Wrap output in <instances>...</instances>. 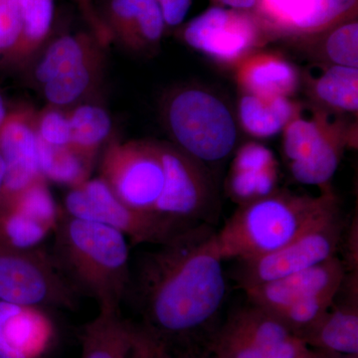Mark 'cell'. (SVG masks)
Wrapping results in <instances>:
<instances>
[{
    "label": "cell",
    "mask_w": 358,
    "mask_h": 358,
    "mask_svg": "<svg viewBox=\"0 0 358 358\" xmlns=\"http://www.w3.org/2000/svg\"><path fill=\"white\" fill-rule=\"evenodd\" d=\"M134 324L121 310H100L82 333L81 358H129Z\"/></svg>",
    "instance_id": "cell-19"
},
{
    "label": "cell",
    "mask_w": 358,
    "mask_h": 358,
    "mask_svg": "<svg viewBox=\"0 0 358 358\" xmlns=\"http://www.w3.org/2000/svg\"><path fill=\"white\" fill-rule=\"evenodd\" d=\"M353 143L350 128L341 121H329L319 145L307 159L289 164L296 181L306 185L331 187L329 181L338 171L346 145Z\"/></svg>",
    "instance_id": "cell-18"
},
{
    "label": "cell",
    "mask_w": 358,
    "mask_h": 358,
    "mask_svg": "<svg viewBox=\"0 0 358 358\" xmlns=\"http://www.w3.org/2000/svg\"><path fill=\"white\" fill-rule=\"evenodd\" d=\"M7 115L6 102H4L3 96L0 94V126L2 122L6 120Z\"/></svg>",
    "instance_id": "cell-40"
},
{
    "label": "cell",
    "mask_w": 358,
    "mask_h": 358,
    "mask_svg": "<svg viewBox=\"0 0 358 358\" xmlns=\"http://www.w3.org/2000/svg\"><path fill=\"white\" fill-rule=\"evenodd\" d=\"M329 358H358V355H331Z\"/></svg>",
    "instance_id": "cell-41"
},
{
    "label": "cell",
    "mask_w": 358,
    "mask_h": 358,
    "mask_svg": "<svg viewBox=\"0 0 358 358\" xmlns=\"http://www.w3.org/2000/svg\"><path fill=\"white\" fill-rule=\"evenodd\" d=\"M106 13L110 33L129 50L145 53L159 46L166 22L155 0H110Z\"/></svg>",
    "instance_id": "cell-15"
},
{
    "label": "cell",
    "mask_w": 358,
    "mask_h": 358,
    "mask_svg": "<svg viewBox=\"0 0 358 358\" xmlns=\"http://www.w3.org/2000/svg\"><path fill=\"white\" fill-rule=\"evenodd\" d=\"M34 308L0 301V358H34L47 341V329Z\"/></svg>",
    "instance_id": "cell-17"
},
{
    "label": "cell",
    "mask_w": 358,
    "mask_h": 358,
    "mask_svg": "<svg viewBox=\"0 0 358 358\" xmlns=\"http://www.w3.org/2000/svg\"><path fill=\"white\" fill-rule=\"evenodd\" d=\"M338 199L331 187L319 196L274 192L240 205L216 232L219 255L224 260H252L282 248L315 224L338 210Z\"/></svg>",
    "instance_id": "cell-3"
},
{
    "label": "cell",
    "mask_w": 358,
    "mask_h": 358,
    "mask_svg": "<svg viewBox=\"0 0 358 358\" xmlns=\"http://www.w3.org/2000/svg\"><path fill=\"white\" fill-rule=\"evenodd\" d=\"M37 136L54 147H68L71 129L68 110L48 105L36 112Z\"/></svg>",
    "instance_id": "cell-32"
},
{
    "label": "cell",
    "mask_w": 358,
    "mask_h": 358,
    "mask_svg": "<svg viewBox=\"0 0 358 358\" xmlns=\"http://www.w3.org/2000/svg\"><path fill=\"white\" fill-rule=\"evenodd\" d=\"M338 289H329L296 301L274 315L299 338L301 333L315 324L331 308Z\"/></svg>",
    "instance_id": "cell-30"
},
{
    "label": "cell",
    "mask_w": 358,
    "mask_h": 358,
    "mask_svg": "<svg viewBox=\"0 0 358 358\" xmlns=\"http://www.w3.org/2000/svg\"><path fill=\"white\" fill-rule=\"evenodd\" d=\"M6 162L0 155V195H1L2 189H3L4 178H6Z\"/></svg>",
    "instance_id": "cell-39"
},
{
    "label": "cell",
    "mask_w": 358,
    "mask_h": 358,
    "mask_svg": "<svg viewBox=\"0 0 358 358\" xmlns=\"http://www.w3.org/2000/svg\"><path fill=\"white\" fill-rule=\"evenodd\" d=\"M221 6L235 10L249 11L256 8L257 0H215Z\"/></svg>",
    "instance_id": "cell-37"
},
{
    "label": "cell",
    "mask_w": 358,
    "mask_h": 358,
    "mask_svg": "<svg viewBox=\"0 0 358 358\" xmlns=\"http://www.w3.org/2000/svg\"><path fill=\"white\" fill-rule=\"evenodd\" d=\"M222 263L216 231L209 224L189 226L131 266L126 300H133L143 326L169 345L193 343L225 299Z\"/></svg>",
    "instance_id": "cell-1"
},
{
    "label": "cell",
    "mask_w": 358,
    "mask_h": 358,
    "mask_svg": "<svg viewBox=\"0 0 358 358\" xmlns=\"http://www.w3.org/2000/svg\"><path fill=\"white\" fill-rule=\"evenodd\" d=\"M301 114L298 103L287 96L262 98L243 94L238 103V121L245 133L256 138H270L282 133Z\"/></svg>",
    "instance_id": "cell-20"
},
{
    "label": "cell",
    "mask_w": 358,
    "mask_h": 358,
    "mask_svg": "<svg viewBox=\"0 0 358 358\" xmlns=\"http://www.w3.org/2000/svg\"><path fill=\"white\" fill-rule=\"evenodd\" d=\"M53 0H23L22 31L17 44L8 54L15 63L25 62L34 55L50 32Z\"/></svg>",
    "instance_id": "cell-26"
},
{
    "label": "cell",
    "mask_w": 358,
    "mask_h": 358,
    "mask_svg": "<svg viewBox=\"0 0 358 358\" xmlns=\"http://www.w3.org/2000/svg\"><path fill=\"white\" fill-rule=\"evenodd\" d=\"M277 166H232L228 190L240 205L248 203L274 192Z\"/></svg>",
    "instance_id": "cell-29"
},
{
    "label": "cell",
    "mask_w": 358,
    "mask_h": 358,
    "mask_svg": "<svg viewBox=\"0 0 358 358\" xmlns=\"http://www.w3.org/2000/svg\"><path fill=\"white\" fill-rule=\"evenodd\" d=\"M99 178L124 204L154 212L164 183L157 143L110 141L103 152Z\"/></svg>",
    "instance_id": "cell-9"
},
{
    "label": "cell",
    "mask_w": 358,
    "mask_h": 358,
    "mask_svg": "<svg viewBox=\"0 0 358 358\" xmlns=\"http://www.w3.org/2000/svg\"><path fill=\"white\" fill-rule=\"evenodd\" d=\"M103 55L91 59L79 67L61 75L41 87L48 105L69 109L90 94L100 80Z\"/></svg>",
    "instance_id": "cell-24"
},
{
    "label": "cell",
    "mask_w": 358,
    "mask_h": 358,
    "mask_svg": "<svg viewBox=\"0 0 358 358\" xmlns=\"http://www.w3.org/2000/svg\"><path fill=\"white\" fill-rule=\"evenodd\" d=\"M310 90L315 102L329 110L357 113V68L331 65L313 79Z\"/></svg>",
    "instance_id": "cell-23"
},
{
    "label": "cell",
    "mask_w": 358,
    "mask_h": 358,
    "mask_svg": "<svg viewBox=\"0 0 358 358\" xmlns=\"http://www.w3.org/2000/svg\"><path fill=\"white\" fill-rule=\"evenodd\" d=\"M79 296L42 246L16 249L0 244V301L34 310H74Z\"/></svg>",
    "instance_id": "cell-5"
},
{
    "label": "cell",
    "mask_w": 358,
    "mask_h": 358,
    "mask_svg": "<svg viewBox=\"0 0 358 358\" xmlns=\"http://www.w3.org/2000/svg\"><path fill=\"white\" fill-rule=\"evenodd\" d=\"M162 112L173 145L200 164H216L234 150V115L211 92L199 87L173 90L164 98Z\"/></svg>",
    "instance_id": "cell-4"
},
{
    "label": "cell",
    "mask_w": 358,
    "mask_h": 358,
    "mask_svg": "<svg viewBox=\"0 0 358 358\" xmlns=\"http://www.w3.org/2000/svg\"><path fill=\"white\" fill-rule=\"evenodd\" d=\"M343 231L338 209L282 248L259 258L240 261L238 285L245 291L324 262L336 256Z\"/></svg>",
    "instance_id": "cell-10"
},
{
    "label": "cell",
    "mask_w": 358,
    "mask_h": 358,
    "mask_svg": "<svg viewBox=\"0 0 358 358\" xmlns=\"http://www.w3.org/2000/svg\"><path fill=\"white\" fill-rule=\"evenodd\" d=\"M23 0H0V53L8 55L22 31Z\"/></svg>",
    "instance_id": "cell-33"
},
{
    "label": "cell",
    "mask_w": 358,
    "mask_h": 358,
    "mask_svg": "<svg viewBox=\"0 0 358 358\" xmlns=\"http://www.w3.org/2000/svg\"><path fill=\"white\" fill-rule=\"evenodd\" d=\"M331 355V353L320 352V350H313V348H310L305 355H301V357L299 358H329Z\"/></svg>",
    "instance_id": "cell-38"
},
{
    "label": "cell",
    "mask_w": 358,
    "mask_h": 358,
    "mask_svg": "<svg viewBox=\"0 0 358 358\" xmlns=\"http://www.w3.org/2000/svg\"><path fill=\"white\" fill-rule=\"evenodd\" d=\"M331 117L320 110L313 117H294L282 131V148L285 155L292 162H301L312 154L326 133Z\"/></svg>",
    "instance_id": "cell-28"
},
{
    "label": "cell",
    "mask_w": 358,
    "mask_h": 358,
    "mask_svg": "<svg viewBox=\"0 0 358 358\" xmlns=\"http://www.w3.org/2000/svg\"><path fill=\"white\" fill-rule=\"evenodd\" d=\"M103 55L100 45L86 33L64 35L45 49L33 72V80L42 87L91 59Z\"/></svg>",
    "instance_id": "cell-21"
},
{
    "label": "cell",
    "mask_w": 358,
    "mask_h": 358,
    "mask_svg": "<svg viewBox=\"0 0 358 358\" xmlns=\"http://www.w3.org/2000/svg\"><path fill=\"white\" fill-rule=\"evenodd\" d=\"M322 56L331 65L358 67V23L339 24L327 35L322 44Z\"/></svg>",
    "instance_id": "cell-31"
},
{
    "label": "cell",
    "mask_w": 358,
    "mask_h": 358,
    "mask_svg": "<svg viewBox=\"0 0 358 358\" xmlns=\"http://www.w3.org/2000/svg\"><path fill=\"white\" fill-rule=\"evenodd\" d=\"M50 255L79 296L94 299L100 310H121L131 282L129 242L105 224L61 210Z\"/></svg>",
    "instance_id": "cell-2"
},
{
    "label": "cell",
    "mask_w": 358,
    "mask_h": 358,
    "mask_svg": "<svg viewBox=\"0 0 358 358\" xmlns=\"http://www.w3.org/2000/svg\"><path fill=\"white\" fill-rule=\"evenodd\" d=\"M159 6L166 25L176 26L185 20L192 0H155Z\"/></svg>",
    "instance_id": "cell-35"
},
{
    "label": "cell",
    "mask_w": 358,
    "mask_h": 358,
    "mask_svg": "<svg viewBox=\"0 0 358 358\" xmlns=\"http://www.w3.org/2000/svg\"><path fill=\"white\" fill-rule=\"evenodd\" d=\"M38 157L46 180L75 187L89 179L91 164L69 147H54L38 138Z\"/></svg>",
    "instance_id": "cell-27"
},
{
    "label": "cell",
    "mask_w": 358,
    "mask_h": 358,
    "mask_svg": "<svg viewBox=\"0 0 358 358\" xmlns=\"http://www.w3.org/2000/svg\"><path fill=\"white\" fill-rule=\"evenodd\" d=\"M236 81L243 94L291 98L300 87V72L275 52H253L236 66Z\"/></svg>",
    "instance_id": "cell-16"
},
{
    "label": "cell",
    "mask_w": 358,
    "mask_h": 358,
    "mask_svg": "<svg viewBox=\"0 0 358 358\" xmlns=\"http://www.w3.org/2000/svg\"><path fill=\"white\" fill-rule=\"evenodd\" d=\"M206 348L213 358H299L310 350L277 315L253 303L231 313Z\"/></svg>",
    "instance_id": "cell-7"
},
{
    "label": "cell",
    "mask_w": 358,
    "mask_h": 358,
    "mask_svg": "<svg viewBox=\"0 0 358 358\" xmlns=\"http://www.w3.org/2000/svg\"><path fill=\"white\" fill-rule=\"evenodd\" d=\"M155 143L164 167V183L154 212L182 226L210 223L216 197L204 164L173 143Z\"/></svg>",
    "instance_id": "cell-8"
},
{
    "label": "cell",
    "mask_w": 358,
    "mask_h": 358,
    "mask_svg": "<svg viewBox=\"0 0 358 358\" xmlns=\"http://www.w3.org/2000/svg\"><path fill=\"white\" fill-rule=\"evenodd\" d=\"M346 273L345 263L334 256L313 267L244 292L250 303L275 313L308 296L338 289Z\"/></svg>",
    "instance_id": "cell-14"
},
{
    "label": "cell",
    "mask_w": 358,
    "mask_h": 358,
    "mask_svg": "<svg viewBox=\"0 0 358 358\" xmlns=\"http://www.w3.org/2000/svg\"><path fill=\"white\" fill-rule=\"evenodd\" d=\"M171 358H213L207 348H200L195 341L181 345V350Z\"/></svg>",
    "instance_id": "cell-36"
},
{
    "label": "cell",
    "mask_w": 358,
    "mask_h": 358,
    "mask_svg": "<svg viewBox=\"0 0 358 358\" xmlns=\"http://www.w3.org/2000/svg\"><path fill=\"white\" fill-rule=\"evenodd\" d=\"M67 110L71 129L68 147L93 166L96 154L112 131L109 113L93 103H80Z\"/></svg>",
    "instance_id": "cell-22"
},
{
    "label": "cell",
    "mask_w": 358,
    "mask_h": 358,
    "mask_svg": "<svg viewBox=\"0 0 358 358\" xmlns=\"http://www.w3.org/2000/svg\"><path fill=\"white\" fill-rule=\"evenodd\" d=\"M0 155L6 166L4 196H15L44 178L40 171L34 110L23 108L7 114L0 126Z\"/></svg>",
    "instance_id": "cell-12"
},
{
    "label": "cell",
    "mask_w": 358,
    "mask_h": 358,
    "mask_svg": "<svg viewBox=\"0 0 358 358\" xmlns=\"http://www.w3.org/2000/svg\"><path fill=\"white\" fill-rule=\"evenodd\" d=\"M317 0H257L256 8L270 29L287 34L312 32Z\"/></svg>",
    "instance_id": "cell-25"
},
{
    "label": "cell",
    "mask_w": 358,
    "mask_h": 358,
    "mask_svg": "<svg viewBox=\"0 0 358 358\" xmlns=\"http://www.w3.org/2000/svg\"><path fill=\"white\" fill-rule=\"evenodd\" d=\"M75 217L105 224L120 231L131 246L159 245L178 231L189 227L157 212L143 211L124 204L100 178L71 187L62 210Z\"/></svg>",
    "instance_id": "cell-6"
},
{
    "label": "cell",
    "mask_w": 358,
    "mask_h": 358,
    "mask_svg": "<svg viewBox=\"0 0 358 358\" xmlns=\"http://www.w3.org/2000/svg\"><path fill=\"white\" fill-rule=\"evenodd\" d=\"M357 271L346 273L331 308L299 338L313 350L358 355Z\"/></svg>",
    "instance_id": "cell-13"
},
{
    "label": "cell",
    "mask_w": 358,
    "mask_h": 358,
    "mask_svg": "<svg viewBox=\"0 0 358 358\" xmlns=\"http://www.w3.org/2000/svg\"><path fill=\"white\" fill-rule=\"evenodd\" d=\"M129 358H171V345L143 324H134Z\"/></svg>",
    "instance_id": "cell-34"
},
{
    "label": "cell",
    "mask_w": 358,
    "mask_h": 358,
    "mask_svg": "<svg viewBox=\"0 0 358 358\" xmlns=\"http://www.w3.org/2000/svg\"><path fill=\"white\" fill-rule=\"evenodd\" d=\"M183 40L188 46L219 64L236 67L262 44L259 20L249 11L214 6L186 24Z\"/></svg>",
    "instance_id": "cell-11"
}]
</instances>
